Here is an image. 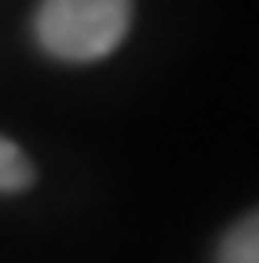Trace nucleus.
<instances>
[{"instance_id":"obj_1","label":"nucleus","mask_w":259,"mask_h":263,"mask_svg":"<svg viewBox=\"0 0 259 263\" xmlns=\"http://www.w3.org/2000/svg\"><path fill=\"white\" fill-rule=\"evenodd\" d=\"M132 0H43L35 12V39L62 62H97L124 43Z\"/></svg>"},{"instance_id":"obj_2","label":"nucleus","mask_w":259,"mask_h":263,"mask_svg":"<svg viewBox=\"0 0 259 263\" xmlns=\"http://www.w3.org/2000/svg\"><path fill=\"white\" fill-rule=\"evenodd\" d=\"M217 263H259V209L225 232L217 248Z\"/></svg>"},{"instance_id":"obj_3","label":"nucleus","mask_w":259,"mask_h":263,"mask_svg":"<svg viewBox=\"0 0 259 263\" xmlns=\"http://www.w3.org/2000/svg\"><path fill=\"white\" fill-rule=\"evenodd\" d=\"M35 178L31 171V159L8 140V136H0V194H16V190H27Z\"/></svg>"}]
</instances>
